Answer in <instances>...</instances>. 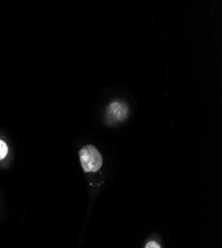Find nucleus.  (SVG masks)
<instances>
[{
	"instance_id": "nucleus-1",
	"label": "nucleus",
	"mask_w": 222,
	"mask_h": 248,
	"mask_svg": "<svg viewBox=\"0 0 222 248\" xmlns=\"http://www.w3.org/2000/svg\"><path fill=\"white\" fill-rule=\"evenodd\" d=\"M80 162L86 173H96L103 165V158L98 149L93 145H87L79 152Z\"/></svg>"
},
{
	"instance_id": "nucleus-2",
	"label": "nucleus",
	"mask_w": 222,
	"mask_h": 248,
	"mask_svg": "<svg viewBox=\"0 0 222 248\" xmlns=\"http://www.w3.org/2000/svg\"><path fill=\"white\" fill-rule=\"evenodd\" d=\"M8 154V146L7 144L3 141L0 140V161L3 160Z\"/></svg>"
},
{
	"instance_id": "nucleus-3",
	"label": "nucleus",
	"mask_w": 222,
	"mask_h": 248,
	"mask_svg": "<svg viewBox=\"0 0 222 248\" xmlns=\"http://www.w3.org/2000/svg\"><path fill=\"white\" fill-rule=\"evenodd\" d=\"M145 248H161V245L157 241H155V240H150L146 244Z\"/></svg>"
}]
</instances>
